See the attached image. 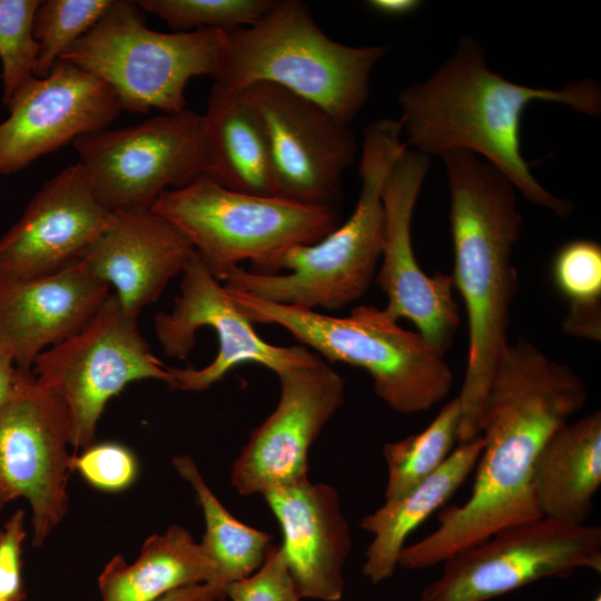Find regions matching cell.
<instances>
[{"label":"cell","instance_id":"obj_18","mask_svg":"<svg viewBox=\"0 0 601 601\" xmlns=\"http://www.w3.org/2000/svg\"><path fill=\"white\" fill-rule=\"evenodd\" d=\"M112 216L81 165L65 168L0 237V283L49 276L81 262Z\"/></svg>","mask_w":601,"mask_h":601},{"label":"cell","instance_id":"obj_16","mask_svg":"<svg viewBox=\"0 0 601 601\" xmlns=\"http://www.w3.org/2000/svg\"><path fill=\"white\" fill-rule=\"evenodd\" d=\"M239 92L265 121L277 196L336 208L342 177L357 150L348 125L321 106L273 83H255Z\"/></svg>","mask_w":601,"mask_h":601},{"label":"cell","instance_id":"obj_20","mask_svg":"<svg viewBox=\"0 0 601 601\" xmlns=\"http://www.w3.org/2000/svg\"><path fill=\"white\" fill-rule=\"evenodd\" d=\"M262 495L279 522V549L300 598L338 601L352 539L337 491L306 479Z\"/></svg>","mask_w":601,"mask_h":601},{"label":"cell","instance_id":"obj_14","mask_svg":"<svg viewBox=\"0 0 601 601\" xmlns=\"http://www.w3.org/2000/svg\"><path fill=\"white\" fill-rule=\"evenodd\" d=\"M276 375L278 404L250 433L231 467V484L242 495L308 479L309 449L345 401L344 378L318 355Z\"/></svg>","mask_w":601,"mask_h":601},{"label":"cell","instance_id":"obj_6","mask_svg":"<svg viewBox=\"0 0 601 601\" xmlns=\"http://www.w3.org/2000/svg\"><path fill=\"white\" fill-rule=\"evenodd\" d=\"M226 290L253 324L277 325L324 361L365 370L376 395L397 413L427 411L452 387L444 355L418 332L400 326L385 308L359 305L347 316L335 317Z\"/></svg>","mask_w":601,"mask_h":601},{"label":"cell","instance_id":"obj_34","mask_svg":"<svg viewBox=\"0 0 601 601\" xmlns=\"http://www.w3.org/2000/svg\"><path fill=\"white\" fill-rule=\"evenodd\" d=\"M28 535L26 513L16 510L0 529V601H22V546Z\"/></svg>","mask_w":601,"mask_h":601},{"label":"cell","instance_id":"obj_19","mask_svg":"<svg viewBox=\"0 0 601 601\" xmlns=\"http://www.w3.org/2000/svg\"><path fill=\"white\" fill-rule=\"evenodd\" d=\"M110 295L82 262L49 276L0 283V351L31 373L42 352L83 328Z\"/></svg>","mask_w":601,"mask_h":601},{"label":"cell","instance_id":"obj_36","mask_svg":"<svg viewBox=\"0 0 601 601\" xmlns=\"http://www.w3.org/2000/svg\"><path fill=\"white\" fill-rule=\"evenodd\" d=\"M21 371L0 351V415L16 391Z\"/></svg>","mask_w":601,"mask_h":601},{"label":"cell","instance_id":"obj_5","mask_svg":"<svg viewBox=\"0 0 601 601\" xmlns=\"http://www.w3.org/2000/svg\"><path fill=\"white\" fill-rule=\"evenodd\" d=\"M386 50L334 41L304 2L285 0L250 26L223 30L213 79L236 92L262 82L279 86L348 125L365 105L372 70Z\"/></svg>","mask_w":601,"mask_h":601},{"label":"cell","instance_id":"obj_31","mask_svg":"<svg viewBox=\"0 0 601 601\" xmlns=\"http://www.w3.org/2000/svg\"><path fill=\"white\" fill-rule=\"evenodd\" d=\"M552 278L569 309L601 307L600 245L589 239L562 245L553 258Z\"/></svg>","mask_w":601,"mask_h":601},{"label":"cell","instance_id":"obj_26","mask_svg":"<svg viewBox=\"0 0 601 601\" xmlns=\"http://www.w3.org/2000/svg\"><path fill=\"white\" fill-rule=\"evenodd\" d=\"M173 464L194 489L203 509L206 531L200 545L216 568L213 583L227 590L264 564L275 546L272 536L237 520L206 484L190 456H176Z\"/></svg>","mask_w":601,"mask_h":601},{"label":"cell","instance_id":"obj_3","mask_svg":"<svg viewBox=\"0 0 601 601\" xmlns=\"http://www.w3.org/2000/svg\"><path fill=\"white\" fill-rule=\"evenodd\" d=\"M442 158L451 197V276L469 322L467 364L457 396L462 444L480 435L492 377L509 345L510 311L518 292L512 254L522 216L515 187L490 162L463 150Z\"/></svg>","mask_w":601,"mask_h":601},{"label":"cell","instance_id":"obj_11","mask_svg":"<svg viewBox=\"0 0 601 601\" xmlns=\"http://www.w3.org/2000/svg\"><path fill=\"white\" fill-rule=\"evenodd\" d=\"M578 569L601 572V528L541 516L450 555L418 601H487Z\"/></svg>","mask_w":601,"mask_h":601},{"label":"cell","instance_id":"obj_22","mask_svg":"<svg viewBox=\"0 0 601 601\" xmlns=\"http://www.w3.org/2000/svg\"><path fill=\"white\" fill-rule=\"evenodd\" d=\"M601 484V413L561 425L536 455L532 486L542 516L582 525Z\"/></svg>","mask_w":601,"mask_h":601},{"label":"cell","instance_id":"obj_12","mask_svg":"<svg viewBox=\"0 0 601 601\" xmlns=\"http://www.w3.org/2000/svg\"><path fill=\"white\" fill-rule=\"evenodd\" d=\"M70 423L61 398L32 373L21 372L0 415V510L24 499L40 548L68 509Z\"/></svg>","mask_w":601,"mask_h":601},{"label":"cell","instance_id":"obj_15","mask_svg":"<svg viewBox=\"0 0 601 601\" xmlns=\"http://www.w3.org/2000/svg\"><path fill=\"white\" fill-rule=\"evenodd\" d=\"M430 165L431 157L406 147L385 177V235L375 282L387 297L385 311L396 321H411L444 355L460 325L453 278L441 272L430 276L421 269L411 235L414 207Z\"/></svg>","mask_w":601,"mask_h":601},{"label":"cell","instance_id":"obj_25","mask_svg":"<svg viewBox=\"0 0 601 601\" xmlns=\"http://www.w3.org/2000/svg\"><path fill=\"white\" fill-rule=\"evenodd\" d=\"M216 568L200 543L180 525L149 536L139 556H114L98 578L101 601H156L189 584L213 582Z\"/></svg>","mask_w":601,"mask_h":601},{"label":"cell","instance_id":"obj_9","mask_svg":"<svg viewBox=\"0 0 601 601\" xmlns=\"http://www.w3.org/2000/svg\"><path fill=\"white\" fill-rule=\"evenodd\" d=\"M73 146L96 196L112 213L150 210L165 191L214 175L204 115L187 108L91 132Z\"/></svg>","mask_w":601,"mask_h":601},{"label":"cell","instance_id":"obj_32","mask_svg":"<svg viewBox=\"0 0 601 601\" xmlns=\"http://www.w3.org/2000/svg\"><path fill=\"white\" fill-rule=\"evenodd\" d=\"M69 470L77 471L91 486L108 492L129 487L138 472L134 454L114 442L95 443L80 454L70 455Z\"/></svg>","mask_w":601,"mask_h":601},{"label":"cell","instance_id":"obj_8","mask_svg":"<svg viewBox=\"0 0 601 601\" xmlns=\"http://www.w3.org/2000/svg\"><path fill=\"white\" fill-rule=\"evenodd\" d=\"M221 41L223 30L149 29L136 1L112 0L96 26L59 59L107 82L122 110L169 114L186 109L185 89L193 77L214 78Z\"/></svg>","mask_w":601,"mask_h":601},{"label":"cell","instance_id":"obj_1","mask_svg":"<svg viewBox=\"0 0 601 601\" xmlns=\"http://www.w3.org/2000/svg\"><path fill=\"white\" fill-rule=\"evenodd\" d=\"M588 391L568 365L524 337L509 343L492 377L480 435L483 449L470 497L444 509L439 528L398 556V566L421 570L481 543L508 526L541 518L533 466L548 437L578 413Z\"/></svg>","mask_w":601,"mask_h":601},{"label":"cell","instance_id":"obj_35","mask_svg":"<svg viewBox=\"0 0 601 601\" xmlns=\"http://www.w3.org/2000/svg\"><path fill=\"white\" fill-rule=\"evenodd\" d=\"M226 590L213 582L185 585L175 589L156 601H223Z\"/></svg>","mask_w":601,"mask_h":601},{"label":"cell","instance_id":"obj_37","mask_svg":"<svg viewBox=\"0 0 601 601\" xmlns=\"http://www.w3.org/2000/svg\"><path fill=\"white\" fill-rule=\"evenodd\" d=\"M417 0H370L367 6L375 12L386 17H404L421 7Z\"/></svg>","mask_w":601,"mask_h":601},{"label":"cell","instance_id":"obj_10","mask_svg":"<svg viewBox=\"0 0 601 601\" xmlns=\"http://www.w3.org/2000/svg\"><path fill=\"white\" fill-rule=\"evenodd\" d=\"M31 373L63 402L75 452L96 443L107 402L128 384L171 381L169 367L140 333L138 318L128 315L112 293L83 328L42 352Z\"/></svg>","mask_w":601,"mask_h":601},{"label":"cell","instance_id":"obj_28","mask_svg":"<svg viewBox=\"0 0 601 601\" xmlns=\"http://www.w3.org/2000/svg\"><path fill=\"white\" fill-rule=\"evenodd\" d=\"M112 0H45L33 18V36L39 43L37 78L49 75L61 55L101 19Z\"/></svg>","mask_w":601,"mask_h":601},{"label":"cell","instance_id":"obj_13","mask_svg":"<svg viewBox=\"0 0 601 601\" xmlns=\"http://www.w3.org/2000/svg\"><path fill=\"white\" fill-rule=\"evenodd\" d=\"M180 275L179 294L173 308L154 317V329L161 349L168 357L186 359L196 344L197 331L208 327L217 336L218 351L215 358L201 368L169 367L170 388L199 392L242 364H259L277 374L317 356L303 345L277 346L265 342L196 250Z\"/></svg>","mask_w":601,"mask_h":601},{"label":"cell","instance_id":"obj_33","mask_svg":"<svg viewBox=\"0 0 601 601\" xmlns=\"http://www.w3.org/2000/svg\"><path fill=\"white\" fill-rule=\"evenodd\" d=\"M231 601H300L287 570L279 545H275L264 564L253 574L227 587Z\"/></svg>","mask_w":601,"mask_h":601},{"label":"cell","instance_id":"obj_7","mask_svg":"<svg viewBox=\"0 0 601 601\" xmlns=\"http://www.w3.org/2000/svg\"><path fill=\"white\" fill-rule=\"evenodd\" d=\"M150 210L189 240L220 282L246 260L256 273L287 249L317 243L338 226L335 207L235 191L209 179L165 191Z\"/></svg>","mask_w":601,"mask_h":601},{"label":"cell","instance_id":"obj_27","mask_svg":"<svg viewBox=\"0 0 601 601\" xmlns=\"http://www.w3.org/2000/svg\"><path fill=\"white\" fill-rule=\"evenodd\" d=\"M460 418V402L455 397L422 432L384 444L387 466L385 501L407 494L443 464L459 440Z\"/></svg>","mask_w":601,"mask_h":601},{"label":"cell","instance_id":"obj_2","mask_svg":"<svg viewBox=\"0 0 601 601\" xmlns=\"http://www.w3.org/2000/svg\"><path fill=\"white\" fill-rule=\"evenodd\" d=\"M397 100L407 147L428 157L461 150L481 155L532 204L562 218L572 211L569 200L551 194L532 175L521 152V118L535 100L598 115L601 90L594 80L561 89L511 82L493 72L483 49L464 37L451 58L425 81L402 89Z\"/></svg>","mask_w":601,"mask_h":601},{"label":"cell","instance_id":"obj_29","mask_svg":"<svg viewBox=\"0 0 601 601\" xmlns=\"http://www.w3.org/2000/svg\"><path fill=\"white\" fill-rule=\"evenodd\" d=\"M277 0H139L138 8L179 31L231 30L257 22Z\"/></svg>","mask_w":601,"mask_h":601},{"label":"cell","instance_id":"obj_23","mask_svg":"<svg viewBox=\"0 0 601 601\" xmlns=\"http://www.w3.org/2000/svg\"><path fill=\"white\" fill-rule=\"evenodd\" d=\"M203 115L214 159L211 180L235 191L277 196L269 136L258 110L242 92L214 83Z\"/></svg>","mask_w":601,"mask_h":601},{"label":"cell","instance_id":"obj_30","mask_svg":"<svg viewBox=\"0 0 601 601\" xmlns=\"http://www.w3.org/2000/svg\"><path fill=\"white\" fill-rule=\"evenodd\" d=\"M39 3V0H0L2 102L6 106L36 77L39 43L32 28Z\"/></svg>","mask_w":601,"mask_h":601},{"label":"cell","instance_id":"obj_24","mask_svg":"<svg viewBox=\"0 0 601 601\" xmlns=\"http://www.w3.org/2000/svg\"><path fill=\"white\" fill-rule=\"evenodd\" d=\"M483 437L462 443L443 464L407 494L393 500L361 520L374 538L365 552L363 574L380 583L394 574L407 536L442 506L475 469Z\"/></svg>","mask_w":601,"mask_h":601},{"label":"cell","instance_id":"obj_4","mask_svg":"<svg viewBox=\"0 0 601 601\" xmlns=\"http://www.w3.org/2000/svg\"><path fill=\"white\" fill-rule=\"evenodd\" d=\"M398 120L380 119L364 130L359 162L361 193L347 221L311 245L287 249L253 273L237 266L221 279L226 289L270 303L338 311L359 299L376 276L385 215V177L407 147Z\"/></svg>","mask_w":601,"mask_h":601},{"label":"cell","instance_id":"obj_38","mask_svg":"<svg viewBox=\"0 0 601 601\" xmlns=\"http://www.w3.org/2000/svg\"><path fill=\"white\" fill-rule=\"evenodd\" d=\"M592 601H601L600 594H598Z\"/></svg>","mask_w":601,"mask_h":601},{"label":"cell","instance_id":"obj_17","mask_svg":"<svg viewBox=\"0 0 601 601\" xmlns=\"http://www.w3.org/2000/svg\"><path fill=\"white\" fill-rule=\"evenodd\" d=\"M7 107L9 116L0 122V176L108 128L124 111L107 82L61 59L47 77L30 80Z\"/></svg>","mask_w":601,"mask_h":601},{"label":"cell","instance_id":"obj_21","mask_svg":"<svg viewBox=\"0 0 601 601\" xmlns=\"http://www.w3.org/2000/svg\"><path fill=\"white\" fill-rule=\"evenodd\" d=\"M194 252L177 228L151 210L114 213L81 262L115 290L122 309L138 318L181 274Z\"/></svg>","mask_w":601,"mask_h":601}]
</instances>
